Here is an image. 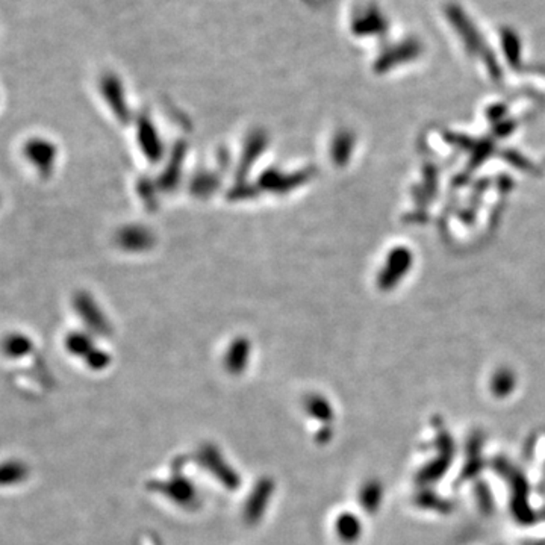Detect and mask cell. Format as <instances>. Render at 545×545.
Masks as SVG:
<instances>
[{
  "label": "cell",
  "instance_id": "obj_1",
  "mask_svg": "<svg viewBox=\"0 0 545 545\" xmlns=\"http://www.w3.org/2000/svg\"><path fill=\"white\" fill-rule=\"evenodd\" d=\"M412 262V256L406 249H397L391 253L388 269L383 274V281L386 285H394L399 281L406 271L409 270V265Z\"/></svg>",
  "mask_w": 545,
  "mask_h": 545
},
{
  "label": "cell",
  "instance_id": "obj_2",
  "mask_svg": "<svg viewBox=\"0 0 545 545\" xmlns=\"http://www.w3.org/2000/svg\"><path fill=\"white\" fill-rule=\"evenodd\" d=\"M515 383H517V378H515L512 370L501 368L492 376L491 391L495 397H506L513 391Z\"/></svg>",
  "mask_w": 545,
  "mask_h": 545
},
{
  "label": "cell",
  "instance_id": "obj_3",
  "mask_svg": "<svg viewBox=\"0 0 545 545\" xmlns=\"http://www.w3.org/2000/svg\"><path fill=\"white\" fill-rule=\"evenodd\" d=\"M25 477V468L20 463H8L0 467V483L18 482Z\"/></svg>",
  "mask_w": 545,
  "mask_h": 545
}]
</instances>
